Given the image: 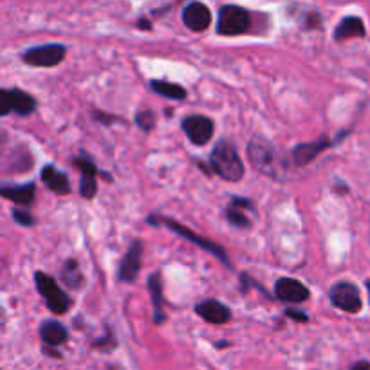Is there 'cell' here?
Segmentation results:
<instances>
[{
    "mask_svg": "<svg viewBox=\"0 0 370 370\" xmlns=\"http://www.w3.org/2000/svg\"><path fill=\"white\" fill-rule=\"evenodd\" d=\"M208 167L212 174L228 183H239L244 177V161L241 154L230 139H219L217 145L213 147L210 154Z\"/></svg>",
    "mask_w": 370,
    "mask_h": 370,
    "instance_id": "1",
    "label": "cell"
},
{
    "mask_svg": "<svg viewBox=\"0 0 370 370\" xmlns=\"http://www.w3.org/2000/svg\"><path fill=\"white\" fill-rule=\"evenodd\" d=\"M147 222L150 224V226H165L167 230H170L172 233H176V235H179L181 239H185V241H190L194 242L197 248H201V250H204L206 253L213 255L215 259L219 260V262H222V264L226 266V268L232 269V262H230V257H228L226 250L222 248L221 244H217V242L210 241V239H206V237L203 235H197V233L194 232V230H190V228L183 226V224H179L177 221H174V219L170 217H165V215H150V217L147 219Z\"/></svg>",
    "mask_w": 370,
    "mask_h": 370,
    "instance_id": "2",
    "label": "cell"
},
{
    "mask_svg": "<svg viewBox=\"0 0 370 370\" xmlns=\"http://www.w3.org/2000/svg\"><path fill=\"white\" fill-rule=\"evenodd\" d=\"M248 159L251 167L260 174L268 177L278 179L280 177V168H282V159L278 156L275 145L268 138L260 134H255L248 143Z\"/></svg>",
    "mask_w": 370,
    "mask_h": 370,
    "instance_id": "3",
    "label": "cell"
},
{
    "mask_svg": "<svg viewBox=\"0 0 370 370\" xmlns=\"http://www.w3.org/2000/svg\"><path fill=\"white\" fill-rule=\"evenodd\" d=\"M253 26V15L250 10L237 4H224L217 13V35L221 37H241Z\"/></svg>",
    "mask_w": 370,
    "mask_h": 370,
    "instance_id": "4",
    "label": "cell"
},
{
    "mask_svg": "<svg viewBox=\"0 0 370 370\" xmlns=\"http://www.w3.org/2000/svg\"><path fill=\"white\" fill-rule=\"evenodd\" d=\"M35 284L44 300H46V307L51 311L53 315L62 316L67 315L73 306V298L58 286L55 278L51 275L44 273V271H37L35 273Z\"/></svg>",
    "mask_w": 370,
    "mask_h": 370,
    "instance_id": "5",
    "label": "cell"
},
{
    "mask_svg": "<svg viewBox=\"0 0 370 370\" xmlns=\"http://www.w3.org/2000/svg\"><path fill=\"white\" fill-rule=\"evenodd\" d=\"M67 55V47L64 44L49 42L42 44V46H33L28 47L26 51L20 55L22 62L29 67H44V69H51L60 65L65 60Z\"/></svg>",
    "mask_w": 370,
    "mask_h": 370,
    "instance_id": "6",
    "label": "cell"
},
{
    "mask_svg": "<svg viewBox=\"0 0 370 370\" xmlns=\"http://www.w3.org/2000/svg\"><path fill=\"white\" fill-rule=\"evenodd\" d=\"M0 98H2V109H0V116L2 118L10 116L11 112H15L17 116L22 118L31 116L38 107L37 98L19 87L2 89L0 91Z\"/></svg>",
    "mask_w": 370,
    "mask_h": 370,
    "instance_id": "7",
    "label": "cell"
},
{
    "mask_svg": "<svg viewBox=\"0 0 370 370\" xmlns=\"http://www.w3.org/2000/svg\"><path fill=\"white\" fill-rule=\"evenodd\" d=\"M329 300H331L333 307L347 313V315H358L363 307L360 289H358L356 284L347 282V280H340L331 287Z\"/></svg>",
    "mask_w": 370,
    "mask_h": 370,
    "instance_id": "8",
    "label": "cell"
},
{
    "mask_svg": "<svg viewBox=\"0 0 370 370\" xmlns=\"http://www.w3.org/2000/svg\"><path fill=\"white\" fill-rule=\"evenodd\" d=\"M181 129L185 132L192 145L195 147H204L208 145L215 134V123L212 118L203 116V114H190L185 116L181 121Z\"/></svg>",
    "mask_w": 370,
    "mask_h": 370,
    "instance_id": "9",
    "label": "cell"
},
{
    "mask_svg": "<svg viewBox=\"0 0 370 370\" xmlns=\"http://www.w3.org/2000/svg\"><path fill=\"white\" fill-rule=\"evenodd\" d=\"M143 242L139 239L129 244V250L123 255L120 266H118V282L121 284H132L136 282L139 271H141V266H143Z\"/></svg>",
    "mask_w": 370,
    "mask_h": 370,
    "instance_id": "10",
    "label": "cell"
},
{
    "mask_svg": "<svg viewBox=\"0 0 370 370\" xmlns=\"http://www.w3.org/2000/svg\"><path fill=\"white\" fill-rule=\"evenodd\" d=\"M71 163L80 170V195L87 201L94 199L98 194V177L102 176V172L98 170V167L89 156L73 158Z\"/></svg>",
    "mask_w": 370,
    "mask_h": 370,
    "instance_id": "11",
    "label": "cell"
},
{
    "mask_svg": "<svg viewBox=\"0 0 370 370\" xmlns=\"http://www.w3.org/2000/svg\"><path fill=\"white\" fill-rule=\"evenodd\" d=\"M257 215V208H255L253 201L246 199V197H232L230 204L226 208V219L237 230H251L253 221L251 217Z\"/></svg>",
    "mask_w": 370,
    "mask_h": 370,
    "instance_id": "12",
    "label": "cell"
},
{
    "mask_svg": "<svg viewBox=\"0 0 370 370\" xmlns=\"http://www.w3.org/2000/svg\"><path fill=\"white\" fill-rule=\"evenodd\" d=\"M334 139H331L329 136H320L315 141H309V143H298L291 150L293 165L295 167H307L311 163L318 158L320 154H324L325 150L334 147Z\"/></svg>",
    "mask_w": 370,
    "mask_h": 370,
    "instance_id": "13",
    "label": "cell"
},
{
    "mask_svg": "<svg viewBox=\"0 0 370 370\" xmlns=\"http://www.w3.org/2000/svg\"><path fill=\"white\" fill-rule=\"evenodd\" d=\"M275 298L286 304H304L311 298V291L300 280L282 277L275 282Z\"/></svg>",
    "mask_w": 370,
    "mask_h": 370,
    "instance_id": "14",
    "label": "cell"
},
{
    "mask_svg": "<svg viewBox=\"0 0 370 370\" xmlns=\"http://www.w3.org/2000/svg\"><path fill=\"white\" fill-rule=\"evenodd\" d=\"M181 19H183L186 29L194 33H204L212 26L213 15L212 10L203 2H190L183 8Z\"/></svg>",
    "mask_w": 370,
    "mask_h": 370,
    "instance_id": "15",
    "label": "cell"
},
{
    "mask_svg": "<svg viewBox=\"0 0 370 370\" xmlns=\"http://www.w3.org/2000/svg\"><path fill=\"white\" fill-rule=\"evenodd\" d=\"M195 315L213 325H224L232 320V309L221 300H203L195 304Z\"/></svg>",
    "mask_w": 370,
    "mask_h": 370,
    "instance_id": "16",
    "label": "cell"
},
{
    "mask_svg": "<svg viewBox=\"0 0 370 370\" xmlns=\"http://www.w3.org/2000/svg\"><path fill=\"white\" fill-rule=\"evenodd\" d=\"M148 293H150V298H152L154 306V324L163 325L167 315H165V289H163V273L161 271H154L147 280Z\"/></svg>",
    "mask_w": 370,
    "mask_h": 370,
    "instance_id": "17",
    "label": "cell"
},
{
    "mask_svg": "<svg viewBox=\"0 0 370 370\" xmlns=\"http://www.w3.org/2000/svg\"><path fill=\"white\" fill-rule=\"evenodd\" d=\"M0 195L4 199L11 201V203L19 204V206L29 208L35 203V197H37V185L33 181L24 183V185H2Z\"/></svg>",
    "mask_w": 370,
    "mask_h": 370,
    "instance_id": "18",
    "label": "cell"
},
{
    "mask_svg": "<svg viewBox=\"0 0 370 370\" xmlns=\"http://www.w3.org/2000/svg\"><path fill=\"white\" fill-rule=\"evenodd\" d=\"M38 334H40V340H42L44 345L53 349L62 347L69 340V331L58 320H46V322H42L40 329H38Z\"/></svg>",
    "mask_w": 370,
    "mask_h": 370,
    "instance_id": "19",
    "label": "cell"
},
{
    "mask_svg": "<svg viewBox=\"0 0 370 370\" xmlns=\"http://www.w3.org/2000/svg\"><path fill=\"white\" fill-rule=\"evenodd\" d=\"M365 35L367 29L363 19L356 17V15H349V17L340 20L338 26L334 28L333 38L334 42H345L351 38H365Z\"/></svg>",
    "mask_w": 370,
    "mask_h": 370,
    "instance_id": "20",
    "label": "cell"
},
{
    "mask_svg": "<svg viewBox=\"0 0 370 370\" xmlns=\"http://www.w3.org/2000/svg\"><path fill=\"white\" fill-rule=\"evenodd\" d=\"M40 179L47 186V190L56 195H67L71 194V181L65 172L58 170L55 165H46L40 170Z\"/></svg>",
    "mask_w": 370,
    "mask_h": 370,
    "instance_id": "21",
    "label": "cell"
},
{
    "mask_svg": "<svg viewBox=\"0 0 370 370\" xmlns=\"http://www.w3.org/2000/svg\"><path fill=\"white\" fill-rule=\"evenodd\" d=\"M60 280L65 287L80 291L85 286V277L82 273L80 262L76 259H67L60 268Z\"/></svg>",
    "mask_w": 370,
    "mask_h": 370,
    "instance_id": "22",
    "label": "cell"
},
{
    "mask_svg": "<svg viewBox=\"0 0 370 370\" xmlns=\"http://www.w3.org/2000/svg\"><path fill=\"white\" fill-rule=\"evenodd\" d=\"M150 89L159 96L172 100V102H185L188 98V91L183 85L174 84V82H167V80H152L150 82Z\"/></svg>",
    "mask_w": 370,
    "mask_h": 370,
    "instance_id": "23",
    "label": "cell"
},
{
    "mask_svg": "<svg viewBox=\"0 0 370 370\" xmlns=\"http://www.w3.org/2000/svg\"><path fill=\"white\" fill-rule=\"evenodd\" d=\"M136 125L143 132H150V130L156 129V123H158V114L152 111V109H141V111L136 112Z\"/></svg>",
    "mask_w": 370,
    "mask_h": 370,
    "instance_id": "24",
    "label": "cell"
},
{
    "mask_svg": "<svg viewBox=\"0 0 370 370\" xmlns=\"http://www.w3.org/2000/svg\"><path fill=\"white\" fill-rule=\"evenodd\" d=\"M302 28L304 31H316V29L324 28V19H322V13L316 10H311L307 13H304V19H302Z\"/></svg>",
    "mask_w": 370,
    "mask_h": 370,
    "instance_id": "25",
    "label": "cell"
},
{
    "mask_svg": "<svg viewBox=\"0 0 370 370\" xmlns=\"http://www.w3.org/2000/svg\"><path fill=\"white\" fill-rule=\"evenodd\" d=\"M11 217H13V221L22 228H33L37 224V219L33 217V213L29 212V210L13 208L11 210Z\"/></svg>",
    "mask_w": 370,
    "mask_h": 370,
    "instance_id": "26",
    "label": "cell"
},
{
    "mask_svg": "<svg viewBox=\"0 0 370 370\" xmlns=\"http://www.w3.org/2000/svg\"><path fill=\"white\" fill-rule=\"evenodd\" d=\"M284 315H286L287 318H291V320H295V322H298V324H307V322H309V315H307L306 311L295 309V307H287Z\"/></svg>",
    "mask_w": 370,
    "mask_h": 370,
    "instance_id": "27",
    "label": "cell"
},
{
    "mask_svg": "<svg viewBox=\"0 0 370 370\" xmlns=\"http://www.w3.org/2000/svg\"><path fill=\"white\" fill-rule=\"evenodd\" d=\"M93 120L98 121V123H103V125H112V123H116V121H121L120 118L114 116V114H107V112L102 111H94L93 112Z\"/></svg>",
    "mask_w": 370,
    "mask_h": 370,
    "instance_id": "28",
    "label": "cell"
},
{
    "mask_svg": "<svg viewBox=\"0 0 370 370\" xmlns=\"http://www.w3.org/2000/svg\"><path fill=\"white\" fill-rule=\"evenodd\" d=\"M136 28L141 29V31H152V29H154L152 20L147 19V17L143 15V17H139L138 22H136Z\"/></svg>",
    "mask_w": 370,
    "mask_h": 370,
    "instance_id": "29",
    "label": "cell"
},
{
    "mask_svg": "<svg viewBox=\"0 0 370 370\" xmlns=\"http://www.w3.org/2000/svg\"><path fill=\"white\" fill-rule=\"evenodd\" d=\"M351 370H370V361L360 360L351 367Z\"/></svg>",
    "mask_w": 370,
    "mask_h": 370,
    "instance_id": "30",
    "label": "cell"
},
{
    "mask_svg": "<svg viewBox=\"0 0 370 370\" xmlns=\"http://www.w3.org/2000/svg\"><path fill=\"white\" fill-rule=\"evenodd\" d=\"M42 352H46L47 356H51V358H62L60 352L53 351V347H46V345H44V347H42Z\"/></svg>",
    "mask_w": 370,
    "mask_h": 370,
    "instance_id": "31",
    "label": "cell"
},
{
    "mask_svg": "<svg viewBox=\"0 0 370 370\" xmlns=\"http://www.w3.org/2000/svg\"><path fill=\"white\" fill-rule=\"evenodd\" d=\"M226 345H230V342H219V343H215V347H217V349H224V347H226Z\"/></svg>",
    "mask_w": 370,
    "mask_h": 370,
    "instance_id": "32",
    "label": "cell"
},
{
    "mask_svg": "<svg viewBox=\"0 0 370 370\" xmlns=\"http://www.w3.org/2000/svg\"><path fill=\"white\" fill-rule=\"evenodd\" d=\"M365 286H367V291H369V298H370V280H367Z\"/></svg>",
    "mask_w": 370,
    "mask_h": 370,
    "instance_id": "33",
    "label": "cell"
}]
</instances>
